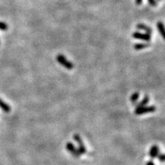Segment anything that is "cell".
<instances>
[{"label":"cell","instance_id":"obj_1","mask_svg":"<svg viewBox=\"0 0 165 165\" xmlns=\"http://www.w3.org/2000/svg\"><path fill=\"white\" fill-rule=\"evenodd\" d=\"M57 61L60 64L64 66L65 68L68 69V70H72L73 68V64L70 61H69L64 55L58 54L57 56Z\"/></svg>","mask_w":165,"mask_h":165},{"label":"cell","instance_id":"obj_2","mask_svg":"<svg viewBox=\"0 0 165 165\" xmlns=\"http://www.w3.org/2000/svg\"><path fill=\"white\" fill-rule=\"evenodd\" d=\"M156 108L154 106H148V107H141V108H137L135 110L136 115H141L145 114V113L152 112L155 111Z\"/></svg>","mask_w":165,"mask_h":165},{"label":"cell","instance_id":"obj_3","mask_svg":"<svg viewBox=\"0 0 165 165\" xmlns=\"http://www.w3.org/2000/svg\"><path fill=\"white\" fill-rule=\"evenodd\" d=\"M132 37L136 39H140V40H144V41H151V35H148V34H142L140 32H134L132 34Z\"/></svg>","mask_w":165,"mask_h":165},{"label":"cell","instance_id":"obj_4","mask_svg":"<svg viewBox=\"0 0 165 165\" xmlns=\"http://www.w3.org/2000/svg\"><path fill=\"white\" fill-rule=\"evenodd\" d=\"M136 28H137L138 30H141L144 31L146 32V34H148V35H151V34H152V30H151V28H149L148 26L145 25V24H138L137 26H136Z\"/></svg>","mask_w":165,"mask_h":165},{"label":"cell","instance_id":"obj_5","mask_svg":"<svg viewBox=\"0 0 165 165\" xmlns=\"http://www.w3.org/2000/svg\"><path fill=\"white\" fill-rule=\"evenodd\" d=\"M157 28L158 29V31L160 32V35L162 36V38L165 40V26L163 23L161 22V21H158L157 23Z\"/></svg>","mask_w":165,"mask_h":165},{"label":"cell","instance_id":"obj_6","mask_svg":"<svg viewBox=\"0 0 165 165\" xmlns=\"http://www.w3.org/2000/svg\"><path fill=\"white\" fill-rule=\"evenodd\" d=\"M159 154V148L157 145H153L150 150V156L151 158H155L158 156Z\"/></svg>","mask_w":165,"mask_h":165},{"label":"cell","instance_id":"obj_7","mask_svg":"<svg viewBox=\"0 0 165 165\" xmlns=\"http://www.w3.org/2000/svg\"><path fill=\"white\" fill-rule=\"evenodd\" d=\"M0 107H1V108L5 112H9L11 111L10 106H9L7 103L3 102L2 99H0Z\"/></svg>","mask_w":165,"mask_h":165},{"label":"cell","instance_id":"obj_8","mask_svg":"<svg viewBox=\"0 0 165 165\" xmlns=\"http://www.w3.org/2000/svg\"><path fill=\"white\" fill-rule=\"evenodd\" d=\"M150 44H143V43H141V44H134V48L135 50H142V49H145V47H149Z\"/></svg>","mask_w":165,"mask_h":165},{"label":"cell","instance_id":"obj_9","mask_svg":"<svg viewBox=\"0 0 165 165\" xmlns=\"http://www.w3.org/2000/svg\"><path fill=\"white\" fill-rule=\"evenodd\" d=\"M148 102H149V97H148V96H145V98H144L143 100L141 101V102H140V103L138 104V105H137V108H141V107H144L145 105H147V104L148 103Z\"/></svg>","mask_w":165,"mask_h":165},{"label":"cell","instance_id":"obj_10","mask_svg":"<svg viewBox=\"0 0 165 165\" xmlns=\"http://www.w3.org/2000/svg\"><path fill=\"white\" fill-rule=\"evenodd\" d=\"M139 97V93H134V94H132V96H131V101L132 102H136L138 100Z\"/></svg>","mask_w":165,"mask_h":165},{"label":"cell","instance_id":"obj_11","mask_svg":"<svg viewBox=\"0 0 165 165\" xmlns=\"http://www.w3.org/2000/svg\"><path fill=\"white\" fill-rule=\"evenodd\" d=\"M0 29L2 31H6L8 29V25L7 24H6L5 22L2 21H0Z\"/></svg>","mask_w":165,"mask_h":165},{"label":"cell","instance_id":"obj_12","mask_svg":"<svg viewBox=\"0 0 165 165\" xmlns=\"http://www.w3.org/2000/svg\"><path fill=\"white\" fill-rule=\"evenodd\" d=\"M158 157V160L161 162H164L165 161V154H159L157 156Z\"/></svg>","mask_w":165,"mask_h":165},{"label":"cell","instance_id":"obj_13","mask_svg":"<svg viewBox=\"0 0 165 165\" xmlns=\"http://www.w3.org/2000/svg\"><path fill=\"white\" fill-rule=\"evenodd\" d=\"M148 1L151 6H154V7L157 6V2H156V0H148Z\"/></svg>","mask_w":165,"mask_h":165},{"label":"cell","instance_id":"obj_14","mask_svg":"<svg viewBox=\"0 0 165 165\" xmlns=\"http://www.w3.org/2000/svg\"><path fill=\"white\" fill-rule=\"evenodd\" d=\"M135 3L137 5H141L142 3V0H135Z\"/></svg>","mask_w":165,"mask_h":165},{"label":"cell","instance_id":"obj_15","mask_svg":"<svg viewBox=\"0 0 165 165\" xmlns=\"http://www.w3.org/2000/svg\"><path fill=\"white\" fill-rule=\"evenodd\" d=\"M147 165H154V163L153 161H148L147 163Z\"/></svg>","mask_w":165,"mask_h":165},{"label":"cell","instance_id":"obj_16","mask_svg":"<svg viewBox=\"0 0 165 165\" xmlns=\"http://www.w3.org/2000/svg\"><path fill=\"white\" fill-rule=\"evenodd\" d=\"M157 1H161V0H157Z\"/></svg>","mask_w":165,"mask_h":165}]
</instances>
